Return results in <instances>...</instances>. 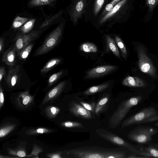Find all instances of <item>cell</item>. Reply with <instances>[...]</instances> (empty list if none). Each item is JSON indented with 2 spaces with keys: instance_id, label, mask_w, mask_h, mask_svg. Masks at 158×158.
Instances as JSON below:
<instances>
[{
  "instance_id": "cell-21",
  "label": "cell",
  "mask_w": 158,
  "mask_h": 158,
  "mask_svg": "<svg viewBox=\"0 0 158 158\" xmlns=\"http://www.w3.org/2000/svg\"><path fill=\"white\" fill-rule=\"evenodd\" d=\"M33 45L34 44L31 43L21 50L18 53L19 58L22 60H25L29 55Z\"/></svg>"
},
{
  "instance_id": "cell-38",
  "label": "cell",
  "mask_w": 158,
  "mask_h": 158,
  "mask_svg": "<svg viewBox=\"0 0 158 158\" xmlns=\"http://www.w3.org/2000/svg\"><path fill=\"white\" fill-rule=\"evenodd\" d=\"M4 102V96L2 89L1 85L0 87V109L3 105Z\"/></svg>"
},
{
  "instance_id": "cell-8",
  "label": "cell",
  "mask_w": 158,
  "mask_h": 158,
  "mask_svg": "<svg viewBox=\"0 0 158 158\" xmlns=\"http://www.w3.org/2000/svg\"><path fill=\"white\" fill-rule=\"evenodd\" d=\"M43 31H33L26 34L20 33L15 38L14 46L16 53H18L21 50L31 43L32 41L39 38L42 34Z\"/></svg>"
},
{
  "instance_id": "cell-29",
  "label": "cell",
  "mask_w": 158,
  "mask_h": 158,
  "mask_svg": "<svg viewBox=\"0 0 158 158\" xmlns=\"http://www.w3.org/2000/svg\"><path fill=\"white\" fill-rule=\"evenodd\" d=\"M63 74V71H60L52 75L49 78L48 81V85L50 86L55 83Z\"/></svg>"
},
{
  "instance_id": "cell-6",
  "label": "cell",
  "mask_w": 158,
  "mask_h": 158,
  "mask_svg": "<svg viewBox=\"0 0 158 158\" xmlns=\"http://www.w3.org/2000/svg\"><path fill=\"white\" fill-rule=\"evenodd\" d=\"M136 50L138 56V64L140 70L152 77L157 78L156 68L146 54L145 48L138 45Z\"/></svg>"
},
{
  "instance_id": "cell-26",
  "label": "cell",
  "mask_w": 158,
  "mask_h": 158,
  "mask_svg": "<svg viewBox=\"0 0 158 158\" xmlns=\"http://www.w3.org/2000/svg\"><path fill=\"white\" fill-rule=\"evenodd\" d=\"M116 42L120 49L123 57L125 58L127 56V51L125 46L121 39L118 36L115 37Z\"/></svg>"
},
{
  "instance_id": "cell-33",
  "label": "cell",
  "mask_w": 158,
  "mask_h": 158,
  "mask_svg": "<svg viewBox=\"0 0 158 158\" xmlns=\"http://www.w3.org/2000/svg\"><path fill=\"white\" fill-rule=\"evenodd\" d=\"M80 104H81L87 110L91 112H94V108L96 103L94 102L91 103H88L83 101H79Z\"/></svg>"
},
{
  "instance_id": "cell-3",
  "label": "cell",
  "mask_w": 158,
  "mask_h": 158,
  "mask_svg": "<svg viewBox=\"0 0 158 158\" xmlns=\"http://www.w3.org/2000/svg\"><path fill=\"white\" fill-rule=\"evenodd\" d=\"M158 121V112L154 107L144 108L138 113L124 120L122 123L121 128L135 124L152 123Z\"/></svg>"
},
{
  "instance_id": "cell-31",
  "label": "cell",
  "mask_w": 158,
  "mask_h": 158,
  "mask_svg": "<svg viewBox=\"0 0 158 158\" xmlns=\"http://www.w3.org/2000/svg\"><path fill=\"white\" fill-rule=\"evenodd\" d=\"M60 14V13H57L52 16L51 18H48L44 22L41 24L39 28V29L43 28L47 26H48L51 24L54 20L58 18V16Z\"/></svg>"
},
{
  "instance_id": "cell-25",
  "label": "cell",
  "mask_w": 158,
  "mask_h": 158,
  "mask_svg": "<svg viewBox=\"0 0 158 158\" xmlns=\"http://www.w3.org/2000/svg\"><path fill=\"white\" fill-rule=\"evenodd\" d=\"M28 19L26 18L20 17L19 16H17L13 22V28L16 29L20 27L25 23Z\"/></svg>"
},
{
  "instance_id": "cell-44",
  "label": "cell",
  "mask_w": 158,
  "mask_h": 158,
  "mask_svg": "<svg viewBox=\"0 0 158 158\" xmlns=\"http://www.w3.org/2000/svg\"><path fill=\"white\" fill-rule=\"evenodd\" d=\"M154 145H155L156 146L158 147V143H155L154 144Z\"/></svg>"
},
{
  "instance_id": "cell-10",
  "label": "cell",
  "mask_w": 158,
  "mask_h": 158,
  "mask_svg": "<svg viewBox=\"0 0 158 158\" xmlns=\"http://www.w3.org/2000/svg\"><path fill=\"white\" fill-rule=\"evenodd\" d=\"M69 109L70 112L77 117L85 119L92 118L91 112L74 101L71 102Z\"/></svg>"
},
{
  "instance_id": "cell-40",
  "label": "cell",
  "mask_w": 158,
  "mask_h": 158,
  "mask_svg": "<svg viewBox=\"0 0 158 158\" xmlns=\"http://www.w3.org/2000/svg\"><path fill=\"white\" fill-rule=\"evenodd\" d=\"M6 73V71L4 67L1 66L0 68V81L1 82L3 76Z\"/></svg>"
},
{
  "instance_id": "cell-13",
  "label": "cell",
  "mask_w": 158,
  "mask_h": 158,
  "mask_svg": "<svg viewBox=\"0 0 158 158\" xmlns=\"http://www.w3.org/2000/svg\"><path fill=\"white\" fill-rule=\"evenodd\" d=\"M16 52L14 46L10 47L3 54L2 61L10 67L13 66L15 64Z\"/></svg>"
},
{
  "instance_id": "cell-24",
  "label": "cell",
  "mask_w": 158,
  "mask_h": 158,
  "mask_svg": "<svg viewBox=\"0 0 158 158\" xmlns=\"http://www.w3.org/2000/svg\"><path fill=\"white\" fill-rule=\"evenodd\" d=\"M55 1V0H31L29 5L31 7L50 4Z\"/></svg>"
},
{
  "instance_id": "cell-16",
  "label": "cell",
  "mask_w": 158,
  "mask_h": 158,
  "mask_svg": "<svg viewBox=\"0 0 158 158\" xmlns=\"http://www.w3.org/2000/svg\"><path fill=\"white\" fill-rule=\"evenodd\" d=\"M137 154L145 157L158 158V149L152 147H148L138 151Z\"/></svg>"
},
{
  "instance_id": "cell-12",
  "label": "cell",
  "mask_w": 158,
  "mask_h": 158,
  "mask_svg": "<svg viewBox=\"0 0 158 158\" xmlns=\"http://www.w3.org/2000/svg\"><path fill=\"white\" fill-rule=\"evenodd\" d=\"M123 85L132 87H146L147 84L142 78L138 77L128 76L123 81Z\"/></svg>"
},
{
  "instance_id": "cell-41",
  "label": "cell",
  "mask_w": 158,
  "mask_h": 158,
  "mask_svg": "<svg viewBox=\"0 0 158 158\" xmlns=\"http://www.w3.org/2000/svg\"><path fill=\"white\" fill-rule=\"evenodd\" d=\"M4 44V40L3 38H1L0 39V52L3 51Z\"/></svg>"
},
{
  "instance_id": "cell-19",
  "label": "cell",
  "mask_w": 158,
  "mask_h": 158,
  "mask_svg": "<svg viewBox=\"0 0 158 158\" xmlns=\"http://www.w3.org/2000/svg\"><path fill=\"white\" fill-rule=\"evenodd\" d=\"M106 41L109 48L112 52L116 56L119 57V52L114 40L107 35L106 36Z\"/></svg>"
},
{
  "instance_id": "cell-27",
  "label": "cell",
  "mask_w": 158,
  "mask_h": 158,
  "mask_svg": "<svg viewBox=\"0 0 158 158\" xmlns=\"http://www.w3.org/2000/svg\"><path fill=\"white\" fill-rule=\"evenodd\" d=\"M61 124L64 127L69 128L84 127L81 123L76 122L68 121L62 123Z\"/></svg>"
},
{
  "instance_id": "cell-37",
  "label": "cell",
  "mask_w": 158,
  "mask_h": 158,
  "mask_svg": "<svg viewBox=\"0 0 158 158\" xmlns=\"http://www.w3.org/2000/svg\"><path fill=\"white\" fill-rule=\"evenodd\" d=\"M50 130L45 128H40L37 129L35 131H32L33 133L43 134L50 132Z\"/></svg>"
},
{
  "instance_id": "cell-14",
  "label": "cell",
  "mask_w": 158,
  "mask_h": 158,
  "mask_svg": "<svg viewBox=\"0 0 158 158\" xmlns=\"http://www.w3.org/2000/svg\"><path fill=\"white\" fill-rule=\"evenodd\" d=\"M65 83V81L61 82L51 90L47 94L44 101V103L54 99L58 95L63 89Z\"/></svg>"
},
{
  "instance_id": "cell-36",
  "label": "cell",
  "mask_w": 158,
  "mask_h": 158,
  "mask_svg": "<svg viewBox=\"0 0 158 158\" xmlns=\"http://www.w3.org/2000/svg\"><path fill=\"white\" fill-rule=\"evenodd\" d=\"M121 0H113L110 3L107 4L106 6V10L107 11H111L114 7V6L116 5L118 2Z\"/></svg>"
},
{
  "instance_id": "cell-45",
  "label": "cell",
  "mask_w": 158,
  "mask_h": 158,
  "mask_svg": "<svg viewBox=\"0 0 158 158\" xmlns=\"http://www.w3.org/2000/svg\"><path fill=\"white\" fill-rule=\"evenodd\" d=\"M155 125L157 127H158V122H157V123H156L155 124Z\"/></svg>"
},
{
  "instance_id": "cell-35",
  "label": "cell",
  "mask_w": 158,
  "mask_h": 158,
  "mask_svg": "<svg viewBox=\"0 0 158 158\" xmlns=\"http://www.w3.org/2000/svg\"><path fill=\"white\" fill-rule=\"evenodd\" d=\"M104 0H96L94 8L95 14L98 12L104 2Z\"/></svg>"
},
{
  "instance_id": "cell-17",
  "label": "cell",
  "mask_w": 158,
  "mask_h": 158,
  "mask_svg": "<svg viewBox=\"0 0 158 158\" xmlns=\"http://www.w3.org/2000/svg\"><path fill=\"white\" fill-rule=\"evenodd\" d=\"M109 99L108 96H105L99 100L96 103L94 112L97 116L98 115L103 111L108 102Z\"/></svg>"
},
{
  "instance_id": "cell-5",
  "label": "cell",
  "mask_w": 158,
  "mask_h": 158,
  "mask_svg": "<svg viewBox=\"0 0 158 158\" xmlns=\"http://www.w3.org/2000/svg\"><path fill=\"white\" fill-rule=\"evenodd\" d=\"M63 27L62 24L59 25L51 32L44 41L42 44L36 50L33 56L46 54L54 48L61 40Z\"/></svg>"
},
{
  "instance_id": "cell-2",
  "label": "cell",
  "mask_w": 158,
  "mask_h": 158,
  "mask_svg": "<svg viewBox=\"0 0 158 158\" xmlns=\"http://www.w3.org/2000/svg\"><path fill=\"white\" fill-rule=\"evenodd\" d=\"M141 96L131 98L122 102L109 118V127L114 129L118 126L131 108L137 105L142 100Z\"/></svg>"
},
{
  "instance_id": "cell-11",
  "label": "cell",
  "mask_w": 158,
  "mask_h": 158,
  "mask_svg": "<svg viewBox=\"0 0 158 158\" xmlns=\"http://www.w3.org/2000/svg\"><path fill=\"white\" fill-rule=\"evenodd\" d=\"M20 66L19 65L9 70L6 81L10 86H14L18 83L21 76L20 73Z\"/></svg>"
},
{
  "instance_id": "cell-18",
  "label": "cell",
  "mask_w": 158,
  "mask_h": 158,
  "mask_svg": "<svg viewBox=\"0 0 158 158\" xmlns=\"http://www.w3.org/2000/svg\"><path fill=\"white\" fill-rule=\"evenodd\" d=\"M61 61L60 59L58 58L50 60L41 69V72L42 73H47L54 67L58 65Z\"/></svg>"
},
{
  "instance_id": "cell-9",
  "label": "cell",
  "mask_w": 158,
  "mask_h": 158,
  "mask_svg": "<svg viewBox=\"0 0 158 158\" xmlns=\"http://www.w3.org/2000/svg\"><path fill=\"white\" fill-rule=\"evenodd\" d=\"M116 67L114 65H104L98 66L88 71L86 78H95L106 75L114 70Z\"/></svg>"
},
{
  "instance_id": "cell-22",
  "label": "cell",
  "mask_w": 158,
  "mask_h": 158,
  "mask_svg": "<svg viewBox=\"0 0 158 158\" xmlns=\"http://www.w3.org/2000/svg\"><path fill=\"white\" fill-rule=\"evenodd\" d=\"M127 0H122L118 3L112 10L108 12L102 19L101 22H104L108 18L112 16L117 12Z\"/></svg>"
},
{
  "instance_id": "cell-4",
  "label": "cell",
  "mask_w": 158,
  "mask_h": 158,
  "mask_svg": "<svg viewBox=\"0 0 158 158\" xmlns=\"http://www.w3.org/2000/svg\"><path fill=\"white\" fill-rule=\"evenodd\" d=\"M158 133V129L154 127L141 126L130 131L127 135L129 140L140 144L148 143Z\"/></svg>"
},
{
  "instance_id": "cell-20",
  "label": "cell",
  "mask_w": 158,
  "mask_h": 158,
  "mask_svg": "<svg viewBox=\"0 0 158 158\" xmlns=\"http://www.w3.org/2000/svg\"><path fill=\"white\" fill-rule=\"evenodd\" d=\"M80 49L81 51L86 52H96L98 50L95 45L89 42L82 44L80 46Z\"/></svg>"
},
{
  "instance_id": "cell-30",
  "label": "cell",
  "mask_w": 158,
  "mask_h": 158,
  "mask_svg": "<svg viewBox=\"0 0 158 158\" xmlns=\"http://www.w3.org/2000/svg\"><path fill=\"white\" fill-rule=\"evenodd\" d=\"M13 125H10L1 128L0 130V137H3L9 133L15 127Z\"/></svg>"
},
{
  "instance_id": "cell-1",
  "label": "cell",
  "mask_w": 158,
  "mask_h": 158,
  "mask_svg": "<svg viewBox=\"0 0 158 158\" xmlns=\"http://www.w3.org/2000/svg\"><path fill=\"white\" fill-rule=\"evenodd\" d=\"M66 154L75 158H125V152L118 148L84 146L67 150Z\"/></svg>"
},
{
  "instance_id": "cell-43",
  "label": "cell",
  "mask_w": 158,
  "mask_h": 158,
  "mask_svg": "<svg viewBox=\"0 0 158 158\" xmlns=\"http://www.w3.org/2000/svg\"><path fill=\"white\" fill-rule=\"evenodd\" d=\"M48 157L52 158H61V157L59 153L51 154L48 156Z\"/></svg>"
},
{
  "instance_id": "cell-23",
  "label": "cell",
  "mask_w": 158,
  "mask_h": 158,
  "mask_svg": "<svg viewBox=\"0 0 158 158\" xmlns=\"http://www.w3.org/2000/svg\"><path fill=\"white\" fill-rule=\"evenodd\" d=\"M35 21V19H32L26 23L20 29L21 33L25 34L28 33L32 29Z\"/></svg>"
},
{
  "instance_id": "cell-15",
  "label": "cell",
  "mask_w": 158,
  "mask_h": 158,
  "mask_svg": "<svg viewBox=\"0 0 158 158\" xmlns=\"http://www.w3.org/2000/svg\"><path fill=\"white\" fill-rule=\"evenodd\" d=\"M109 86V83L107 82L99 85L93 86L84 91L83 94H84L86 95L94 94L104 90L108 88Z\"/></svg>"
},
{
  "instance_id": "cell-7",
  "label": "cell",
  "mask_w": 158,
  "mask_h": 158,
  "mask_svg": "<svg viewBox=\"0 0 158 158\" xmlns=\"http://www.w3.org/2000/svg\"><path fill=\"white\" fill-rule=\"evenodd\" d=\"M97 134L103 139L117 146L127 148L133 153L137 154L138 151L133 147L131 144L116 135L103 129L96 130Z\"/></svg>"
},
{
  "instance_id": "cell-39",
  "label": "cell",
  "mask_w": 158,
  "mask_h": 158,
  "mask_svg": "<svg viewBox=\"0 0 158 158\" xmlns=\"http://www.w3.org/2000/svg\"><path fill=\"white\" fill-rule=\"evenodd\" d=\"M83 7V4L82 2L79 1L77 4L76 6V9L78 11L81 10Z\"/></svg>"
},
{
  "instance_id": "cell-28",
  "label": "cell",
  "mask_w": 158,
  "mask_h": 158,
  "mask_svg": "<svg viewBox=\"0 0 158 158\" xmlns=\"http://www.w3.org/2000/svg\"><path fill=\"white\" fill-rule=\"evenodd\" d=\"M60 109L56 107L51 106L47 108L46 112L47 115L50 118H54L59 112Z\"/></svg>"
},
{
  "instance_id": "cell-32",
  "label": "cell",
  "mask_w": 158,
  "mask_h": 158,
  "mask_svg": "<svg viewBox=\"0 0 158 158\" xmlns=\"http://www.w3.org/2000/svg\"><path fill=\"white\" fill-rule=\"evenodd\" d=\"M23 99L22 102L23 105H27L32 100L31 97L27 92L23 93L19 96Z\"/></svg>"
},
{
  "instance_id": "cell-34",
  "label": "cell",
  "mask_w": 158,
  "mask_h": 158,
  "mask_svg": "<svg viewBox=\"0 0 158 158\" xmlns=\"http://www.w3.org/2000/svg\"><path fill=\"white\" fill-rule=\"evenodd\" d=\"M146 3L150 11L153 10L158 3V0H146Z\"/></svg>"
},
{
  "instance_id": "cell-42",
  "label": "cell",
  "mask_w": 158,
  "mask_h": 158,
  "mask_svg": "<svg viewBox=\"0 0 158 158\" xmlns=\"http://www.w3.org/2000/svg\"><path fill=\"white\" fill-rule=\"evenodd\" d=\"M17 156L20 157H24L26 156V154L24 151L22 150L18 151L16 153Z\"/></svg>"
}]
</instances>
